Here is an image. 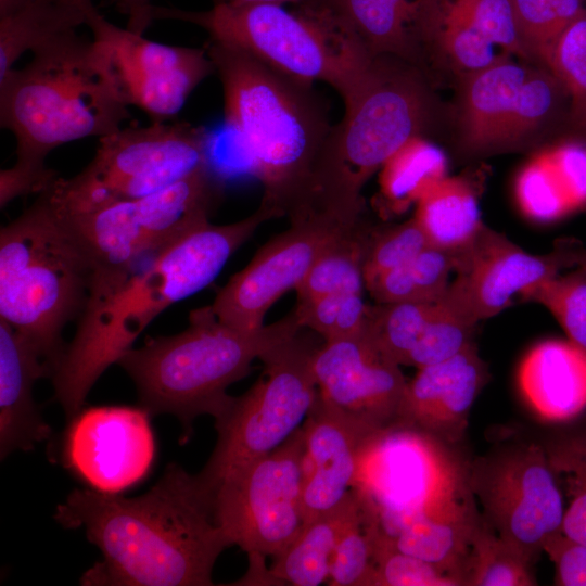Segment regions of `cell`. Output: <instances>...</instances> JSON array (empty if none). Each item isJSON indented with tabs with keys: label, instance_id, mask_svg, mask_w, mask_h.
Here are the masks:
<instances>
[{
	"label": "cell",
	"instance_id": "obj_1",
	"mask_svg": "<svg viewBox=\"0 0 586 586\" xmlns=\"http://www.w3.org/2000/svg\"><path fill=\"white\" fill-rule=\"evenodd\" d=\"M54 519L84 528L102 553L82 585L211 586L216 560L231 547L215 521L212 492L177 463L137 497L74 489Z\"/></svg>",
	"mask_w": 586,
	"mask_h": 586
},
{
	"label": "cell",
	"instance_id": "obj_2",
	"mask_svg": "<svg viewBox=\"0 0 586 586\" xmlns=\"http://www.w3.org/2000/svg\"><path fill=\"white\" fill-rule=\"evenodd\" d=\"M278 217L259 204L235 222L206 220L124 271L93 273L75 334L50 377L67 419L157 315L206 288L263 222Z\"/></svg>",
	"mask_w": 586,
	"mask_h": 586
},
{
	"label": "cell",
	"instance_id": "obj_3",
	"mask_svg": "<svg viewBox=\"0 0 586 586\" xmlns=\"http://www.w3.org/2000/svg\"><path fill=\"white\" fill-rule=\"evenodd\" d=\"M205 48L221 84L226 123L263 186L260 204L289 219L309 213L333 128L313 85L239 49L212 40Z\"/></svg>",
	"mask_w": 586,
	"mask_h": 586
},
{
	"label": "cell",
	"instance_id": "obj_4",
	"mask_svg": "<svg viewBox=\"0 0 586 586\" xmlns=\"http://www.w3.org/2000/svg\"><path fill=\"white\" fill-rule=\"evenodd\" d=\"M33 54L0 79V125L16 139L15 163L46 168L53 149L111 135L130 117L110 60L93 39L73 30Z\"/></svg>",
	"mask_w": 586,
	"mask_h": 586
},
{
	"label": "cell",
	"instance_id": "obj_5",
	"mask_svg": "<svg viewBox=\"0 0 586 586\" xmlns=\"http://www.w3.org/2000/svg\"><path fill=\"white\" fill-rule=\"evenodd\" d=\"M303 328L294 313L256 330L221 322L209 305L193 309L188 327L174 335L148 337L117 361L132 380L139 405L154 417L171 415L189 441L194 420L217 418L231 396L227 388L246 377L251 365Z\"/></svg>",
	"mask_w": 586,
	"mask_h": 586
},
{
	"label": "cell",
	"instance_id": "obj_6",
	"mask_svg": "<svg viewBox=\"0 0 586 586\" xmlns=\"http://www.w3.org/2000/svg\"><path fill=\"white\" fill-rule=\"evenodd\" d=\"M89 256L44 193L0 230V320L18 332L50 369L66 343L93 276Z\"/></svg>",
	"mask_w": 586,
	"mask_h": 586
},
{
	"label": "cell",
	"instance_id": "obj_7",
	"mask_svg": "<svg viewBox=\"0 0 586 586\" xmlns=\"http://www.w3.org/2000/svg\"><path fill=\"white\" fill-rule=\"evenodd\" d=\"M344 105L318 166L315 206L354 222L361 218L368 179L405 142L424 136L434 104L418 67L383 55L373 59Z\"/></svg>",
	"mask_w": 586,
	"mask_h": 586
},
{
	"label": "cell",
	"instance_id": "obj_8",
	"mask_svg": "<svg viewBox=\"0 0 586 586\" xmlns=\"http://www.w3.org/2000/svg\"><path fill=\"white\" fill-rule=\"evenodd\" d=\"M152 16L194 24L206 30L208 40L239 49L301 82L324 81L343 102L374 59L326 4L294 10L279 3L213 5L205 11L154 5Z\"/></svg>",
	"mask_w": 586,
	"mask_h": 586
},
{
	"label": "cell",
	"instance_id": "obj_9",
	"mask_svg": "<svg viewBox=\"0 0 586 586\" xmlns=\"http://www.w3.org/2000/svg\"><path fill=\"white\" fill-rule=\"evenodd\" d=\"M354 489L375 533L390 542L415 521L480 510L470 461L456 445L398 423L365 441Z\"/></svg>",
	"mask_w": 586,
	"mask_h": 586
},
{
	"label": "cell",
	"instance_id": "obj_10",
	"mask_svg": "<svg viewBox=\"0 0 586 586\" xmlns=\"http://www.w3.org/2000/svg\"><path fill=\"white\" fill-rule=\"evenodd\" d=\"M209 133L187 122H151L99 139L89 164L42 191L61 214H77L155 193L211 167Z\"/></svg>",
	"mask_w": 586,
	"mask_h": 586
},
{
	"label": "cell",
	"instance_id": "obj_11",
	"mask_svg": "<svg viewBox=\"0 0 586 586\" xmlns=\"http://www.w3.org/2000/svg\"><path fill=\"white\" fill-rule=\"evenodd\" d=\"M316 348L300 331L267 352L257 381L242 395L231 396L215 418L217 442L198 473L211 492L227 474L275 450L302 426L318 394Z\"/></svg>",
	"mask_w": 586,
	"mask_h": 586
},
{
	"label": "cell",
	"instance_id": "obj_12",
	"mask_svg": "<svg viewBox=\"0 0 586 586\" xmlns=\"http://www.w3.org/2000/svg\"><path fill=\"white\" fill-rule=\"evenodd\" d=\"M219 190L207 167L139 199L69 215L53 208L89 256L93 273H110L132 267L208 220Z\"/></svg>",
	"mask_w": 586,
	"mask_h": 586
},
{
	"label": "cell",
	"instance_id": "obj_13",
	"mask_svg": "<svg viewBox=\"0 0 586 586\" xmlns=\"http://www.w3.org/2000/svg\"><path fill=\"white\" fill-rule=\"evenodd\" d=\"M470 486L485 522L530 566L562 531L564 504L546 448L514 441L470 462Z\"/></svg>",
	"mask_w": 586,
	"mask_h": 586
},
{
	"label": "cell",
	"instance_id": "obj_14",
	"mask_svg": "<svg viewBox=\"0 0 586 586\" xmlns=\"http://www.w3.org/2000/svg\"><path fill=\"white\" fill-rule=\"evenodd\" d=\"M304 435L227 474L212 489L214 518L249 558H275L304 526Z\"/></svg>",
	"mask_w": 586,
	"mask_h": 586
},
{
	"label": "cell",
	"instance_id": "obj_15",
	"mask_svg": "<svg viewBox=\"0 0 586 586\" xmlns=\"http://www.w3.org/2000/svg\"><path fill=\"white\" fill-rule=\"evenodd\" d=\"M86 26L105 51L126 103L143 111L151 122H169L196 86L215 74L205 47L150 40L109 22L92 0L86 3Z\"/></svg>",
	"mask_w": 586,
	"mask_h": 586
},
{
	"label": "cell",
	"instance_id": "obj_16",
	"mask_svg": "<svg viewBox=\"0 0 586 586\" xmlns=\"http://www.w3.org/2000/svg\"><path fill=\"white\" fill-rule=\"evenodd\" d=\"M533 67L504 56L462 75L459 135L474 154L510 149L539 129L559 106L552 85Z\"/></svg>",
	"mask_w": 586,
	"mask_h": 586
},
{
	"label": "cell",
	"instance_id": "obj_17",
	"mask_svg": "<svg viewBox=\"0 0 586 586\" xmlns=\"http://www.w3.org/2000/svg\"><path fill=\"white\" fill-rule=\"evenodd\" d=\"M358 222L346 224L320 213L290 219V227L260 246L218 291L209 305L212 311L221 322L239 329L264 327L270 307L297 288L336 237Z\"/></svg>",
	"mask_w": 586,
	"mask_h": 586
},
{
	"label": "cell",
	"instance_id": "obj_18",
	"mask_svg": "<svg viewBox=\"0 0 586 586\" xmlns=\"http://www.w3.org/2000/svg\"><path fill=\"white\" fill-rule=\"evenodd\" d=\"M583 253L565 241L547 254H532L484 225L472 243L455 254L456 276L441 301L477 324L507 308L514 296L579 265Z\"/></svg>",
	"mask_w": 586,
	"mask_h": 586
},
{
	"label": "cell",
	"instance_id": "obj_19",
	"mask_svg": "<svg viewBox=\"0 0 586 586\" xmlns=\"http://www.w3.org/2000/svg\"><path fill=\"white\" fill-rule=\"evenodd\" d=\"M151 415L139 406L82 407L62 436L63 466L88 488L119 494L141 482L155 458Z\"/></svg>",
	"mask_w": 586,
	"mask_h": 586
},
{
	"label": "cell",
	"instance_id": "obj_20",
	"mask_svg": "<svg viewBox=\"0 0 586 586\" xmlns=\"http://www.w3.org/2000/svg\"><path fill=\"white\" fill-rule=\"evenodd\" d=\"M365 332L324 341L313 357L318 397L368 434L397 424L407 379Z\"/></svg>",
	"mask_w": 586,
	"mask_h": 586
},
{
	"label": "cell",
	"instance_id": "obj_21",
	"mask_svg": "<svg viewBox=\"0 0 586 586\" xmlns=\"http://www.w3.org/2000/svg\"><path fill=\"white\" fill-rule=\"evenodd\" d=\"M486 378L475 344L445 361L418 369L407 381L397 423L459 444Z\"/></svg>",
	"mask_w": 586,
	"mask_h": 586
},
{
	"label": "cell",
	"instance_id": "obj_22",
	"mask_svg": "<svg viewBox=\"0 0 586 586\" xmlns=\"http://www.w3.org/2000/svg\"><path fill=\"white\" fill-rule=\"evenodd\" d=\"M305 523L339 507L352 493L359 451L370 436L317 398L302 424ZM304 523V524H305Z\"/></svg>",
	"mask_w": 586,
	"mask_h": 586
},
{
	"label": "cell",
	"instance_id": "obj_23",
	"mask_svg": "<svg viewBox=\"0 0 586 586\" xmlns=\"http://www.w3.org/2000/svg\"><path fill=\"white\" fill-rule=\"evenodd\" d=\"M50 378L40 354L12 327L0 320V457L28 451L51 437L50 425L34 402L37 380Z\"/></svg>",
	"mask_w": 586,
	"mask_h": 586
},
{
	"label": "cell",
	"instance_id": "obj_24",
	"mask_svg": "<svg viewBox=\"0 0 586 586\" xmlns=\"http://www.w3.org/2000/svg\"><path fill=\"white\" fill-rule=\"evenodd\" d=\"M517 378L525 403L545 421L565 422L586 409V352L568 339L530 348Z\"/></svg>",
	"mask_w": 586,
	"mask_h": 586
},
{
	"label": "cell",
	"instance_id": "obj_25",
	"mask_svg": "<svg viewBox=\"0 0 586 586\" xmlns=\"http://www.w3.org/2000/svg\"><path fill=\"white\" fill-rule=\"evenodd\" d=\"M326 4L372 58L394 56L419 68V38L436 0H327Z\"/></svg>",
	"mask_w": 586,
	"mask_h": 586
},
{
	"label": "cell",
	"instance_id": "obj_26",
	"mask_svg": "<svg viewBox=\"0 0 586 586\" xmlns=\"http://www.w3.org/2000/svg\"><path fill=\"white\" fill-rule=\"evenodd\" d=\"M361 512L360 498L353 488L339 507L306 522L288 547L272 558L269 574L276 585L319 586L328 583L336 544Z\"/></svg>",
	"mask_w": 586,
	"mask_h": 586
},
{
	"label": "cell",
	"instance_id": "obj_27",
	"mask_svg": "<svg viewBox=\"0 0 586 586\" xmlns=\"http://www.w3.org/2000/svg\"><path fill=\"white\" fill-rule=\"evenodd\" d=\"M413 218L430 245L459 253L475 239L484 224L476 190L461 176H445L416 202Z\"/></svg>",
	"mask_w": 586,
	"mask_h": 586
},
{
	"label": "cell",
	"instance_id": "obj_28",
	"mask_svg": "<svg viewBox=\"0 0 586 586\" xmlns=\"http://www.w3.org/2000/svg\"><path fill=\"white\" fill-rule=\"evenodd\" d=\"M88 0H27L0 17V79L26 51L86 25Z\"/></svg>",
	"mask_w": 586,
	"mask_h": 586
},
{
	"label": "cell",
	"instance_id": "obj_29",
	"mask_svg": "<svg viewBox=\"0 0 586 586\" xmlns=\"http://www.w3.org/2000/svg\"><path fill=\"white\" fill-rule=\"evenodd\" d=\"M379 171L381 203L397 214L415 205L431 186L447 176V157L424 136H417L396 150Z\"/></svg>",
	"mask_w": 586,
	"mask_h": 586
},
{
	"label": "cell",
	"instance_id": "obj_30",
	"mask_svg": "<svg viewBox=\"0 0 586 586\" xmlns=\"http://www.w3.org/2000/svg\"><path fill=\"white\" fill-rule=\"evenodd\" d=\"M480 517L479 510L466 515L421 519L400 531L392 544L435 565L463 586L464 568Z\"/></svg>",
	"mask_w": 586,
	"mask_h": 586
},
{
	"label": "cell",
	"instance_id": "obj_31",
	"mask_svg": "<svg viewBox=\"0 0 586 586\" xmlns=\"http://www.w3.org/2000/svg\"><path fill=\"white\" fill-rule=\"evenodd\" d=\"M372 237L361 220L336 237L295 289L296 303L335 293H364V264Z\"/></svg>",
	"mask_w": 586,
	"mask_h": 586
},
{
	"label": "cell",
	"instance_id": "obj_32",
	"mask_svg": "<svg viewBox=\"0 0 586 586\" xmlns=\"http://www.w3.org/2000/svg\"><path fill=\"white\" fill-rule=\"evenodd\" d=\"M456 259L450 252L429 245L408 264L366 284L377 303H436L446 293Z\"/></svg>",
	"mask_w": 586,
	"mask_h": 586
},
{
	"label": "cell",
	"instance_id": "obj_33",
	"mask_svg": "<svg viewBox=\"0 0 586 586\" xmlns=\"http://www.w3.org/2000/svg\"><path fill=\"white\" fill-rule=\"evenodd\" d=\"M536 585L533 568L508 546L482 514L474 528L467 559L463 586Z\"/></svg>",
	"mask_w": 586,
	"mask_h": 586
},
{
	"label": "cell",
	"instance_id": "obj_34",
	"mask_svg": "<svg viewBox=\"0 0 586 586\" xmlns=\"http://www.w3.org/2000/svg\"><path fill=\"white\" fill-rule=\"evenodd\" d=\"M514 196L522 214L537 222H551L578 209L547 149L521 167Z\"/></svg>",
	"mask_w": 586,
	"mask_h": 586
},
{
	"label": "cell",
	"instance_id": "obj_35",
	"mask_svg": "<svg viewBox=\"0 0 586 586\" xmlns=\"http://www.w3.org/2000/svg\"><path fill=\"white\" fill-rule=\"evenodd\" d=\"M435 303H377L368 310L365 333L393 362L405 366L418 343Z\"/></svg>",
	"mask_w": 586,
	"mask_h": 586
},
{
	"label": "cell",
	"instance_id": "obj_36",
	"mask_svg": "<svg viewBox=\"0 0 586 586\" xmlns=\"http://www.w3.org/2000/svg\"><path fill=\"white\" fill-rule=\"evenodd\" d=\"M512 5L528 59H536L546 68L559 37L586 8L585 0H512Z\"/></svg>",
	"mask_w": 586,
	"mask_h": 586
},
{
	"label": "cell",
	"instance_id": "obj_37",
	"mask_svg": "<svg viewBox=\"0 0 586 586\" xmlns=\"http://www.w3.org/2000/svg\"><path fill=\"white\" fill-rule=\"evenodd\" d=\"M545 448L568 498L562 532L586 545V432L565 436Z\"/></svg>",
	"mask_w": 586,
	"mask_h": 586
},
{
	"label": "cell",
	"instance_id": "obj_38",
	"mask_svg": "<svg viewBox=\"0 0 586 586\" xmlns=\"http://www.w3.org/2000/svg\"><path fill=\"white\" fill-rule=\"evenodd\" d=\"M522 297L543 305L566 339L586 352V267L582 263L534 286Z\"/></svg>",
	"mask_w": 586,
	"mask_h": 586
},
{
	"label": "cell",
	"instance_id": "obj_39",
	"mask_svg": "<svg viewBox=\"0 0 586 586\" xmlns=\"http://www.w3.org/2000/svg\"><path fill=\"white\" fill-rule=\"evenodd\" d=\"M547 68L568 94L571 125L586 132V8L559 37Z\"/></svg>",
	"mask_w": 586,
	"mask_h": 586
},
{
	"label": "cell",
	"instance_id": "obj_40",
	"mask_svg": "<svg viewBox=\"0 0 586 586\" xmlns=\"http://www.w3.org/2000/svg\"><path fill=\"white\" fill-rule=\"evenodd\" d=\"M369 306L364 293H335L296 303L294 313L303 329L333 341L365 332Z\"/></svg>",
	"mask_w": 586,
	"mask_h": 586
},
{
	"label": "cell",
	"instance_id": "obj_41",
	"mask_svg": "<svg viewBox=\"0 0 586 586\" xmlns=\"http://www.w3.org/2000/svg\"><path fill=\"white\" fill-rule=\"evenodd\" d=\"M476 326L440 300L405 366L420 369L456 356L474 344Z\"/></svg>",
	"mask_w": 586,
	"mask_h": 586
},
{
	"label": "cell",
	"instance_id": "obj_42",
	"mask_svg": "<svg viewBox=\"0 0 586 586\" xmlns=\"http://www.w3.org/2000/svg\"><path fill=\"white\" fill-rule=\"evenodd\" d=\"M370 527L374 568L372 586H461L435 565L398 550L392 542L378 535L371 524Z\"/></svg>",
	"mask_w": 586,
	"mask_h": 586
},
{
	"label": "cell",
	"instance_id": "obj_43",
	"mask_svg": "<svg viewBox=\"0 0 586 586\" xmlns=\"http://www.w3.org/2000/svg\"><path fill=\"white\" fill-rule=\"evenodd\" d=\"M506 53L528 58L520 40L512 0H436Z\"/></svg>",
	"mask_w": 586,
	"mask_h": 586
},
{
	"label": "cell",
	"instance_id": "obj_44",
	"mask_svg": "<svg viewBox=\"0 0 586 586\" xmlns=\"http://www.w3.org/2000/svg\"><path fill=\"white\" fill-rule=\"evenodd\" d=\"M373 573V539L362 508L360 517L344 531L336 544L328 585L372 586Z\"/></svg>",
	"mask_w": 586,
	"mask_h": 586
},
{
	"label": "cell",
	"instance_id": "obj_45",
	"mask_svg": "<svg viewBox=\"0 0 586 586\" xmlns=\"http://www.w3.org/2000/svg\"><path fill=\"white\" fill-rule=\"evenodd\" d=\"M430 245L412 217L381 232H372L364 264L365 285L379 276L402 267Z\"/></svg>",
	"mask_w": 586,
	"mask_h": 586
},
{
	"label": "cell",
	"instance_id": "obj_46",
	"mask_svg": "<svg viewBox=\"0 0 586 586\" xmlns=\"http://www.w3.org/2000/svg\"><path fill=\"white\" fill-rule=\"evenodd\" d=\"M543 551L556 566V585L586 586V545L560 531L547 538Z\"/></svg>",
	"mask_w": 586,
	"mask_h": 586
},
{
	"label": "cell",
	"instance_id": "obj_47",
	"mask_svg": "<svg viewBox=\"0 0 586 586\" xmlns=\"http://www.w3.org/2000/svg\"><path fill=\"white\" fill-rule=\"evenodd\" d=\"M547 152L577 208L586 207V143L564 141Z\"/></svg>",
	"mask_w": 586,
	"mask_h": 586
},
{
	"label": "cell",
	"instance_id": "obj_48",
	"mask_svg": "<svg viewBox=\"0 0 586 586\" xmlns=\"http://www.w3.org/2000/svg\"><path fill=\"white\" fill-rule=\"evenodd\" d=\"M51 168L33 169L18 164L0 171V206L28 193H40L58 178Z\"/></svg>",
	"mask_w": 586,
	"mask_h": 586
},
{
	"label": "cell",
	"instance_id": "obj_49",
	"mask_svg": "<svg viewBox=\"0 0 586 586\" xmlns=\"http://www.w3.org/2000/svg\"><path fill=\"white\" fill-rule=\"evenodd\" d=\"M120 12L127 15V28L139 35H144L154 21L152 0H116Z\"/></svg>",
	"mask_w": 586,
	"mask_h": 586
},
{
	"label": "cell",
	"instance_id": "obj_50",
	"mask_svg": "<svg viewBox=\"0 0 586 586\" xmlns=\"http://www.w3.org/2000/svg\"><path fill=\"white\" fill-rule=\"evenodd\" d=\"M213 5H245L254 3H290L295 7H318L327 2V0H213Z\"/></svg>",
	"mask_w": 586,
	"mask_h": 586
},
{
	"label": "cell",
	"instance_id": "obj_51",
	"mask_svg": "<svg viewBox=\"0 0 586 586\" xmlns=\"http://www.w3.org/2000/svg\"><path fill=\"white\" fill-rule=\"evenodd\" d=\"M27 0H0V17L9 15L20 9Z\"/></svg>",
	"mask_w": 586,
	"mask_h": 586
},
{
	"label": "cell",
	"instance_id": "obj_52",
	"mask_svg": "<svg viewBox=\"0 0 586 586\" xmlns=\"http://www.w3.org/2000/svg\"><path fill=\"white\" fill-rule=\"evenodd\" d=\"M581 263L586 267V249L584 250L583 258Z\"/></svg>",
	"mask_w": 586,
	"mask_h": 586
}]
</instances>
